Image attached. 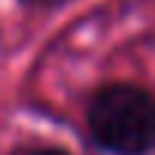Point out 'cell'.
<instances>
[{"mask_svg": "<svg viewBox=\"0 0 155 155\" xmlns=\"http://www.w3.org/2000/svg\"><path fill=\"white\" fill-rule=\"evenodd\" d=\"M88 134L107 155H149L155 149V94L131 82L104 85L88 104Z\"/></svg>", "mask_w": 155, "mask_h": 155, "instance_id": "obj_1", "label": "cell"}, {"mask_svg": "<svg viewBox=\"0 0 155 155\" xmlns=\"http://www.w3.org/2000/svg\"><path fill=\"white\" fill-rule=\"evenodd\" d=\"M21 3H28V6H64L70 0H21Z\"/></svg>", "mask_w": 155, "mask_h": 155, "instance_id": "obj_2", "label": "cell"}, {"mask_svg": "<svg viewBox=\"0 0 155 155\" xmlns=\"http://www.w3.org/2000/svg\"><path fill=\"white\" fill-rule=\"evenodd\" d=\"M31 155H67L64 149H37V152H31Z\"/></svg>", "mask_w": 155, "mask_h": 155, "instance_id": "obj_3", "label": "cell"}]
</instances>
